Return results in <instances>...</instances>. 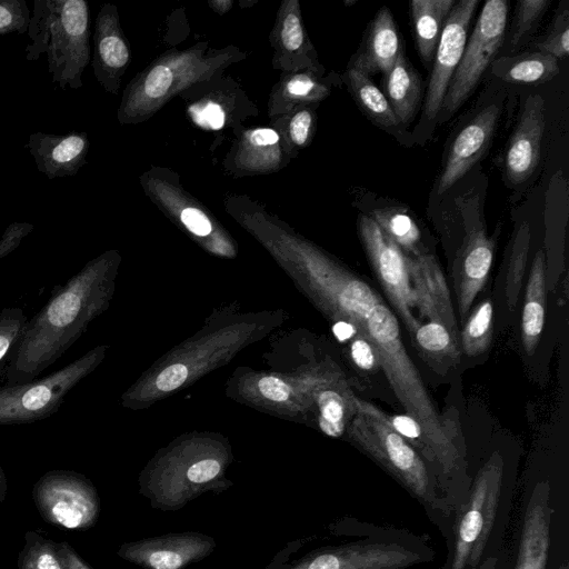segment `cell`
Listing matches in <instances>:
<instances>
[{"label":"cell","mask_w":569,"mask_h":569,"mask_svg":"<svg viewBox=\"0 0 569 569\" xmlns=\"http://www.w3.org/2000/svg\"><path fill=\"white\" fill-rule=\"evenodd\" d=\"M323 277L340 316L373 348L395 395L421 427L433 463L452 476L459 470V450L407 353L397 317L362 279L335 269H325Z\"/></svg>","instance_id":"1"},{"label":"cell","mask_w":569,"mask_h":569,"mask_svg":"<svg viewBox=\"0 0 569 569\" xmlns=\"http://www.w3.org/2000/svg\"><path fill=\"white\" fill-rule=\"evenodd\" d=\"M111 260L89 261L64 284L54 286L49 300L30 319L9 351L8 386L28 383L56 362L104 307Z\"/></svg>","instance_id":"2"},{"label":"cell","mask_w":569,"mask_h":569,"mask_svg":"<svg viewBox=\"0 0 569 569\" xmlns=\"http://www.w3.org/2000/svg\"><path fill=\"white\" fill-rule=\"evenodd\" d=\"M27 34L26 59L47 54L52 83L80 89L90 60V11L84 0H34Z\"/></svg>","instance_id":"3"},{"label":"cell","mask_w":569,"mask_h":569,"mask_svg":"<svg viewBox=\"0 0 569 569\" xmlns=\"http://www.w3.org/2000/svg\"><path fill=\"white\" fill-rule=\"evenodd\" d=\"M349 399L356 413L349 432L360 448L426 506L443 509L422 458L391 428L386 413L361 399L352 396Z\"/></svg>","instance_id":"4"},{"label":"cell","mask_w":569,"mask_h":569,"mask_svg":"<svg viewBox=\"0 0 569 569\" xmlns=\"http://www.w3.org/2000/svg\"><path fill=\"white\" fill-rule=\"evenodd\" d=\"M102 357L94 349L60 370L28 383L0 387V426L31 423L58 411L68 392Z\"/></svg>","instance_id":"5"},{"label":"cell","mask_w":569,"mask_h":569,"mask_svg":"<svg viewBox=\"0 0 569 569\" xmlns=\"http://www.w3.org/2000/svg\"><path fill=\"white\" fill-rule=\"evenodd\" d=\"M501 482L502 460L495 453L478 471L458 518L450 569L479 565L495 522Z\"/></svg>","instance_id":"6"},{"label":"cell","mask_w":569,"mask_h":569,"mask_svg":"<svg viewBox=\"0 0 569 569\" xmlns=\"http://www.w3.org/2000/svg\"><path fill=\"white\" fill-rule=\"evenodd\" d=\"M508 12L506 0L485 2L443 98V116H451L466 102L495 60L505 38Z\"/></svg>","instance_id":"7"},{"label":"cell","mask_w":569,"mask_h":569,"mask_svg":"<svg viewBox=\"0 0 569 569\" xmlns=\"http://www.w3.org/2000/svg\"><path fill=\"white\" fill-rule=\"evenodd\" d=\"M32 497L43 520L60 528L88 529L99 517L100 499L96 488L74 471L46 472L36 482Z\"/></svg>","instance_id":"8"},{"label":"cell","mask_w":569,"mask_h":569,"mask_svg":"<svg viewBox=\"0 0 569 569\" xmlns=\"http://www.w3.org/2000/svg\"><path fill=\"white\" fill-rule=\"evenodd\" d=\"M358 226L360 239L371 266L388 298L413 337L420 321L415 316V309L418 307L409 277V254L405 253L370 216L361 214Z\"/></svg>","instance_id":"9"},{"label":"cell","mask_w":569,"mask_h":569,"mask_svg":"<svg viewBox=\"0 0 569 569\" xmlns=\"http://www.w3.org/2000/svg\"><path fill=\"white\" fill-rule=\"evenodd\" d=\"M479 6V0H459L452 7L440 34L435 52L431 74L425 98V116L436 118L450 80L461 60L470 22Z\"/></svg>","instance_id":"10"},{"label":"cell","mask_w":569,"mask_h":569,"mask_svg":"<svg viewBox=\"0 0 569 569\" xmlns=\"http://www.w3.org/2000/svg\"><path fill=\"white\" fill-rule=\"evenodd\" d=\"M421 559L397 542H357L315 552L286 569H405Z\"/></svg>","instance_id":"11"},{"label":"cell","mask_w":569,"mask_h":569,"mask_svg":"<svg viewBox=\"0 0 569 569\" xmlns=\"http://www.w3.org/2000/svg\"><path fill=\"white\" fill-rule=\"evenodd\" d=\"M214 548L210 536L179 532L123 543L117 553L144 569H182L206 558Z\"/></svg>","instance_id":"12"},{"label":"cell","mask_w":569,"mask_h":569,"mask_svg":"<svg viewBox=\"0 0 569 569\" xmlns=\"http://www.w3.org/2000/svg\"><path fill=\"white\" fill-rule=\"evenodd\" d=\"M546 127L545 99L540 94L526 98L517 126L505 150V171L512 183H521L536 170Z\"/></svg>","instance_id":"13"},{"label":"cell","mask_w":569,"mask_h":569,"mask_svg":"<svg viewBox=\"0 0 569 569\" xmlns=\"http://www.w3.org/2000/svg\"><path fill=\"white\" fill-rule=\"evenodd\" d=\"M501 114V104L492 103L479 111L463 127L450 146L439 177L437 193L441 194L460 180L489 147Z\"/></svg>","instance_id":"14"},{"label":"cell","mask_w":569,"mask_h":569,"mask_svg":"<svg viewBox=\"0 0 569 569\" xmlns=\"http://www.w3.org/2000/svg\"><path fill=\"white\" fill-rule=\"evenodd\" d=\"M408 267L420 315L445 326L458 342V326L449 288L436 259L428 253L409 256Z\"/></svg>","instance_id":"15"},{"label":"cell","mask_w":569,"mask_h":569,"mask_svg":"<svg viewBox=\"0 0 569 569\" xmlns=\"http://www.w3.org/2000/svg\"><path fill=\"white\" fill-rule=\"evenodd\" d=\"M89 147L88 134L78 131L64 134L37 131L26 142L38 171L48 179L76 176L87 162Z\"/></svg>","instance_id":"16"},{"label":"cell","mask_w":569,"mask_h":569,"mask_svg":"<svg viewBox=\"0 0 569 569\" xmlns=\"http://www.w3.org/2000/svg\"><path fill=\"white\" fill-rule=\"evenodd\" d=\"M467 234L456 264L455 279L459 316L466 319L470 307L489 276L493 260V242L480 224L466 217Z\"/></svg>","instance_id":"17"},{"label":"cell","mask_w":569,"mask_h":569,"mask_svg":"<svg viewBox=\"0 0 569 569\" xmlns=\"http://www.w3.org/2000/svg\"><path fill=\"white\" fill-rule=\"evenodd\" d=\"M116 8L104 4L96 20L92 67L106 90L116 92L119 77L129 62L130 52L119 30Z\"/></svg>","instance_id":"18"},{"label":"cell","mask_w":569,"mask_h":569,"mask_svg":"<svg viewBox=\"0 0 569 569\" xmlns=\"http://www.w3.org/2000/svg\"><path fill=\"white\" fill-rule=\"evenodd\" d=\"M548 483H539L529 499L515 569H546L550 548L551 507Z\"/></svg>","instance_id":"19"},{"label":"cell","mask_w":569,"mask_h":569,"mask_svg":"<svg viewBox=\"0 0 569 569\" xmlns=\"http://www.w3.org/2000/svg\"><path fill=\"white\" fill-rule=\"evenodd\" d=\"M400 52V39L392 13L382 7L369 24L352 67L369 77L379 72L387 74Z\"/></svg>","instance_id":"20"},{"label":"cell","mask_w":569,"mask_h":569,"mask_svg":"<svg viewBox=\"0 0 569 569\" xmlns=\"http://www.w3.org/2000/svg\"><path fill=\"white\" fill-rule=\"evenodd\" d=\"M385 76V96L399 123L409 124L421 101L422 83L419 73L401 50L395 64Z\"/></svg>","instance_id":"21"},{"label":"cell","mask_w":569,"mask_h":569,"mask_svg":"<svg viewBox=\"0 0 569 569\" xmlns=\"http://www.w3.org/2000/svg\"><path fill=\"white\" fill-rule=\"evenodd\" d=\"M546 316V257L543 250L536 253L525 295L521 317V338L527 353L537 348Z\"/></svg>","instance_id":"22"},{"label":"cell","mask_w":569,"mask_h":569,"mask_svg":"<svg viewBox=\"0 0 569 569\" xmlns=\"http://www.w3.org/2000/svg\"><path fill=\"white\" fill-rule=\"evenodd\" d=\"M455 3V0H412L410 3L417 49L428 67L432 66L440 34Z\"/></svg>","instance_id":"23"},{"label":"cell","mask_w":569,"mask_h":569,"mask_svg":"<svg viewBox=\"0 0 569 569\" xmlns=\"http://www.w3.org/2000/svg\"><path fill=\"white\" fill-rule=\"evenodd\" d=\"M558 62L555 57L540 51L525 52L495 59L491 62V72L506 82L537 84L558 74Z\"/></svg>","instance_id":"24"},{"label":"cell","mask_w":569,"mask_h":569,"mask_svg":"<svg viewBox=\"0 0 569 569\" xmlns=\"http://www.w3.org/2000/svg\"><path fill=\"white\" fill-rule=\"evenodd\" d=\"M348 82L356 101L375 122L383 128H395L400 124L386 96L369 76L351 67L348 70Z\"/></svg>","instance_id":"25"},{"label":"cell","mask_w":569,"mask_h":569,"mask_svg":"<svg viewBox=\"0 0 569 569\" xmlns=\"http://www.w3.org/2000/svg\"><path fill=\"white\" fill-rule=\"evenodd\" d=\"M370 217L405 253H422L418 249L420 231L407 211L400 208H383L375 210Z\"/></svg>","instance_id":"26"},{"label":"cell","mask_w":569,"mask_h":569,"mask_svg":"<svg viewBox=\"0 0 569 569\" xmlns=\"http://www.w3.org/2000/svg\"><path fill=\"white\" fill-rule=\"evenodd\" d=\"M492 303L489 299L482 301L469 316L461 332V346L470 357L483 353L491 341Z\"/></svg>","instance_id":"27"},{"label":"cell","mask_w":569,"mask_h":569,"mask_svg":"<svg viewBox=\"0 0 569 569\" xmlns=\"http://www.w3.org/2000/svg\"><path fill=\"white\" fill-rule=\"evenodd\" d=\"M18 569H63L56 542L38 532L28 531L18 557Z\"/></svg>","instance_id":"28"},{"label":"cell","mask_w":569,"mask_h":569,"mask_svg":"<svg viewBox=\"0 0 569 569\" xmlns=\"http://www.w3.org/2000/svg\"><path fill=\"white\" fill-rule=\"evenodd\" d=\"M530 230L529 226L522 223L513 239L511 252L509 257V266L507 273V300L512 308L518 300L525 276L526 262L529 251Z\"/></svg>","instance_id":"29"},{"label":"cell","mask_w":569,"mask_h":569,"mask_svg":"<svg viewBox=\"0 0 569 569\" xmlns=\"http://www.w3.org/2000/svg\"><path fill=\"white\" fill-rule=\"evenodd\" d=\"M549 0H519L510 37V49H517L546 12Z\"/></svg>","instance_id":"30"},{"label":"cell","mask_w":569,"mask_h":569,"mask_svg":"<svg viewBox=\"0 0 569 569\" xmlns=\"http://www.w3.org/2000/svg\"><path fill=\"white\" fill-rule=\"evenodd\" d=\"M321 430L331 437H340L346 425V401L336 391L327 390L319 396Z\"/></svg>","instance_id":"31"},{"label":"cell","mask_w":569,"mask_h":569,"mask_svg":"<svg viewBox=\"0 0 569 569\" xmlns=\"http://www.w3.org/2000/svg\"><path fill=\"white\" fill-rule=\"evenodd\" d=\"M536 47L538 51L550 54L558 61L567 58L569 50V10L567 6L557 11L546 38Z\"/></svg>","instance_id":"32"},{"label":"cell","mask_w":569,"mask_h":569,"mask_svg":"<svg viewBox=\"0 0 569 569\" xmlns=\"http://www.w3.org/2000/svg\"><path fill=\"white\" fill-rule=\"evenodd\" d=\"M413 338L426 352L433 355H453L456 341L445 326L436 321L420 325Z\"/></svg>","instance_id":"33"},{"label":"cell","mask_w":569,"mask_h":569,"mask_svg":"<svg viewBox=\"0 0 569 569\" xmlns=\"http://www.w3.org/2000/svg\"><path fill=\"white\" fill-rule=\"evenodd\" d=\"M30 19L26 0H0V36L27 33Z\"/></svg>","instance_id":"34"},{"label":"cell","mask_w":569,"mask_h":569,"mask_svg":"<svg viewBox=\"0 0 569 569\" xmlns=\"http://www.w3.org/2000/svg\"><path fill=\"white\" fill-rule=\"evenodd\" d=\"M27 322L23 310L19 307H6L0 312V361L8 356L19 339Z\"/></svg>","instance_id":"35"},{"label":"cell","mask_w":569,"mask_h":569,"mask_svg":"<svg viewBox=\"0 0 569 569\" xmlns=\"http://www.w3.org/2000/svg\"><path fill=\"white\" fill-rule=\"evenodd\" d=\"M388 423L391 428L398 432L407 441L410 440L412 445H416L421 453L432 462V456L423 435V431L419 423L410 416H388L386 415Z\"/></svg>","instance_id":"36"},{"label":"cell","mask_w":569,"mask_h":569,"mask_svg":"<svg viewBox=\"0 0 569 569\" xmlns=\"http://www.w3.org/2000/svg\"><path fill=\"white\" fill-rule=\"evenodd\" d=\"M33 229L30 222H11L0 238V260L14 251Z\"/></svg>","instance_id":"37"},{"label":"cell","mask_w":569,"mask_h":569,"mask_svg":"<svg viewBox=\"0 0 569 569\" xmlns=\"http://www.w3.org/2000/svg\"><path fill=\"white\" fill-rule=\"evenodd\" d=\"M171 70L163 66H156L147 76L144 81V93L152 99L163 97L172 83Z\"/></svg>","instance_id":"38"},{"label":"cell","mask_w":569,"mask_h":569,"mask_svg":"<svg viewBox=\"0 0 569 569\" xmlns=\"http://www.w3.org/2000/svg\"><path fill=\"white\" fill-rule=\"evenodd\" d=\"M350 355L357 367L362 370L375 371L380 367L373 348L357 333L351 341Z\"/></svg>","instance_id":"39"},{"label":"cell","mask_w":569,"mask_h":569,"mask_svg":"<svg viewBox=\"0 0 569 569\" xmlns=\"http://www.w3.org/2000/svg\"><path fill=\"white\" fill-rule=\"evenodd\" d=\"M281 38L284 47L295 51L303 42V31L300 23V19L296 13H289L286 16L282 24Z\"/></svg>","instance_id":"40"},{"label":"cell","mask_w":569,"mask_h":569,"mask_svg":"<svg viewBox=\"0 0 569 569\" xmlns=\"http://www.w3.org/2000/svg\"><path fill=\"white\" fill-rule=\"evenodd\" d=\"M188 376L182 363H174L163 369L156 380V386L162 391H170L180 387Z\"/></svg>","instance_id":"41"},{"label":"cell","mask_w":569,"mask_h":569,"mask_svg":"<svg viewBox=\"0 0 569 569\" xmlns=\"http://www.w3.org/2000/svg\"><path fill=\"white\" fill-rule=\"evenodd\" d=\"M192 116L197 123L210 129H220L224 123V113L220 106L209 102L201 108H193Z\"/></svg>","instance_id":"42"},{"label":"cell","mask_w":569,"mask_h":569,"mask_svg":"<svg viewBox=\"0 0 569 569\" xmlns=\"http://www.w3.org/2000/svg\"><path fill=\"white\" fill-rule=\"evenodd\" d=\"M182 223L197 236H207L211 231V223L208 217L197 208H186L181 212Z\"/></svg>","instance_id":"43"},{"label":"cell","mask_w":569,"mask_h":569,"mask_svg":"<svg viewBox=\"0 0 569 569\" xmlns=\"http://www.w3.org/2000/svg\"><path fill=\"white\" fill-rule=\"evenodd\" d=\"M258 387L262 396L273 401H284L290 393L289 387L276 377L260 379Z\"/></svg>","instance_id":"44"},{"label":"cell","mask_w":569,"mask_h":569,"mask_svg":"<svg viewBox=\"0 0 569 569\" xmlns=\"http://www.w3.org/2000/svg\"><path fill=\"white\" fill-rule=\"evenodd\" d=\"M311 114L303 110L298 112L290 122V136L293 142L302 144L306 142L309 136L311 127Z\"/></svg>","instance_id":"45"},{"label":"cell","mask_w":569,"mask_h":569,"mask_svg":"<svg viewBox=\"0 0 569 569\" xmlns=\"http://www.w3.org/2000/svg\"><path fill=\"white\" fill-rule=\"evenodd\" d=\"M57 553L63 569H92L89 567L74 549L67 542H56Z\"/></svg>","instance_id":"46"},{"label":"cell","mask_w":569,"mask_h":569,"mask_svg":"<svg viewBox=\"0 0 569 569\" xmlns=\"http://www.w3.org/2000/svg\"><path fill=\"white\" fill-rule=\"evenodd\" d=\"M287 90L293 96L306 97L315 90L319 91V87L310 78L298 76L288 82Z\"/></svg>","instance_id":"47"},{"label":"cell","mask_w":569,"mask_h":569,"mask_svg":"<svg viewBox=\"0 0 569 569\" xmlns=\"http://www.w3.org/2000/svg\"><path fill=\"white\" fill-rule=\"evenodd\" d=\"M250 140L257 146H270L279 140V136L271 129H257L250 134Z\"/></svg>","instance_id":"48"},{"label":"cell","mask_w":569,"mask_h":569,"mask_svg":"<svg viewBox=\"0 0 569 569\" xmlns=\"http://www.w3.org/2000/svg\"><path fill=\"white\" fill-rule=\"evenodd\" d=\"M333 333L340 341H345L353 338L357 332L351 323L340 320L333 326Z\"/></svg>","instance_id":"49"},{"label":"cell","mask_w":569,"mask_h":569,"mask_svg":"<svg viewBox=\"0 0 569 569\" xmlns=\"http://www.w3.org/2000/svg\"><path fill=\"white\" fill-rule=\"evenodd\" d=\"M7 491V479L2 468L0 467V501L3 500Z\"/></svg>","instance_id":"50"},{"label":"cell","mask_w":569,"mask_h":569,"mask_svg":"<svg viewBox=\"0 0 569 569\" xmlns=\"http://www.w3.org/2000/svg\"><path fill=\"white\" fill-rule=\"evenodd\" d=\"M497 558L491 557L486 559L477 569H496Z\"/></svg>","instance_id":"51"},{"label":"cell","mask_w":569,"mask_h":569,"mask_svg":"<svg viewBox=\"0 0 569 569\" xmlns=\"http://www.w3.org/2000/svg\"><path fill=\"white\" fill-rule=\"evenodd\" d=\"M558 569H569L568 568V565L567 563H563L562 566H560Z\"/></svg>","instance_id":"52"},{"label":"cell","mask_w":569,"mask_h":569,"mask_svg":"<svg viewBox=\"0 0 569 569\" xmlns=\"http://www.w3.org/2000/svg\"><path fill=\"white\" fill-rule=\"evenodd\" d=\"M0 50H1V47H0Z\"/></svg>","instance_id":"53"}]
</instances>
